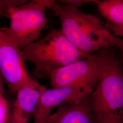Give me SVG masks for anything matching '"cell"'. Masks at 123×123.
Returning a JSON list of instances; mask_svg holds the SVG:
<instances>
[{
    "mask_svg": "<svg viewBox=\"0 0 123 123\" xmlns=\"http://www.w3.org/2000/svg\"><path fill=\"white\" fill-rule=\"evenodd\" d=\"M51 8L59 18L64 35L81 52L90 55L102 49L116 47L117 37L96 16L56 1Z\"/></svg>",
    "mask_w": 123,
    "mask_h": 123,
    "instance_id": "1",
    "label": "cell"
},
{
    "mask_svg": "<svg viewBox=\"0 0 123 123\" xmlns=\"http://www.w3.org/2000/svg\"><path fill=\"white\" fill-rule=\"evenodd\" d=\"M93 123H123V70L109 56L101 60V71L91 95Z\"/></svg>",
    "mask_w": 123,
    "mask_h": 123,
    "instance_id": "2",
    "label": "cell"
},
{
    "mask_svg": "<svg viewBox=\"0 0 123 123\" xmlns=\"http://www.w3.org/2000/svg\"><path fill=\"white\" fill-rule=\"evenodd\" d=\"M21 50L25 61L34 65V73L39 77L48 78L53 71L90 55L76 48L61 29L54 28L43 37Z\"/></svg>",
    "mask_w": 123,
    "mask_h": 123,
    "instance_id": "3",
    "label": "cell"
},
{
    "mask_svg": "<svg viewBox=\"0 0 123 123\" xmlns=\"http://www.w3.org/2000/svg\"><path fill=\"white\" fill-rule=\"evenodd\" d=\"M46 9L39 0L6 7L10 22L9 26L1 29L22 49L37 41L47 24Z\"/></svg>",
    "mask_w": 123,
    "mask_h": 123,
    "instance_id": "4",
    "label": "cell"
},
{
    "mask_svg": "<svg viewBox=\"0 0 123 123\" xmlns=\"http://www.w3.org/2000/svg\"><path fill=\"white\" fill-rule=\"evenodd\" d=\"M21 49L0 28V72L9 90L16 92L31 78Z\"/></svg>",
    "mask_w": 123,
    "mask_h": 123,
    "instance_id": "5",
    "label": "cell"
},
{
    "mask_svg": "<svg viewBox=\"0 0 123 123\" xmlns=\"http://www.w3.org/2000/svg\"><path fill=\"white\" fill-rule=\"evenodd\" d=\"M97 82L76 84L44 91L33 115L34 123H47L51 112L65 102L79 100L91 95Z\"/></svg>",
    "mask_w": 123,
    "mask_h": 123,
    "instance_id": "6",
    "label": "cell"
},
{
    "mask_svg": "<svg viewBox=\"0 0 123 123\" xmlns=\"http://www.w3.org/2000/svg\"><path fill=\"white\" fill-rule=\"evenodd\" d=\"M101 64L96 53L59 68L49 76L53 88H62L84 83L97 82Z\"/></svg>",
    "mask_w": 123,
    "mask_h": 123,
    "instance_id": "7",
    "label": "cell"
},
{
    "mask_svg": "<svg viewBox=\"0 0 123 123\" xmlns=\"http://www.w3.org/2000/svg\"><path fill=\"white\" fill-rule=\"evenodd\" d=\"M46 87L31 77L29 81L16 92L12 109L7 123H28Z\"/></svg>",
    "mask_w": 123,
    "mask_h": 123,
    "instance_id": "8",
    "label": "cell"
},
{
    "mask_svg": "<svg viewBox=\"0 0 123 123\" xmlns=\"http://www.w3.org/2000/svg\"><path fill=\"white\" fill-rule=\"evenodd\" d=\"M47 123H93L91 95L63 103L57 107L56 112L50 115Z\"/></svg>",
    "mask_w": 123,
    "mask_h": 123,
    "instance_id": "9",
    "label": "cell"
},
{
    "mask_svg": "<svg viewBox=\"0 0 123 123\" xmlns=\"http://www.w3.org/2000/svg\"><path fill=\"white\" fill-rule=\"evenodd\" d=\"M95 4L107 21L117 25H123V0H95Z\"/></svg>",
    "mask_w": 123,
    "mask_h": 123,
    "instance_id": "10",
    "label": "cell"
},
{
    "mask_svg": "<svg viewBox=\"0 0 123 123\" xmlns=\"http://www.w3.org/2000/svg\"><path fill=\"white\" fill-rule=\"evenodd\" d=\"M10 112L8 102L3 95L0 94V123H7Z\"/></svg>",
    "mask_w": 123,
    "mask_h": 123,
    "instance_id": "11",
    "label": "cell"
},
{
    "mask_svg": "<svg viewBox=\"0 0 123 123\" xmlns=\"http://www.w3.org/2000/svg\"><path fill=\"white\" fill-rule=\"evenodd\" d=\"M105 25L111 32H113L114 36H117L123 38V25H115L108 21Z\"/></svg>",
    "mask_w": 123,
    "mask_h": 123,
    "instance_id": "12",
    "label": "cell"
},
{
    "mask_svg": "<svg viewBox=\"0 0 123 123\" xmlns=\"http://www.w3.org/2000/svg\"><path fill=\"white\" fill-rule=\"evenodd\" d=\"M95 0H59L58 2L62 4L70 5L75 7H78L81 6L83 5L88 4L89 3H94Z\"/></svg>",
    "mask_w": 123,
    "mask_h": 123,
    "instance_id": "13",
    "label": "cell"
},
{
    "mask_svg": "<svg viewBox=\"0 0 123 123\" xmlns=\"http://www.w3.org/2000/svg\"><path fill=\"white\" fill-rule=\"evenodd\" d=\"M116 47H119L121 50L123 57V38H120L119 37H117L116 40Z\"/></svg>",
    "mask_w": 123,
    "mask_h": 123,
    "instance_id": "14",
    "label": "cell"
},
{
    "mask_svg": "<svg viewBox=\"0 0 123 123\" xmlns=\"http://www.w3.org/2000/svg\"><path fill=\"white\" fill-rule=\"evenodd\" d=\"M5 89L3 82V78L0 72V94L3 95Z\"/></svg>",
    "mask_w": 123,
    "mask_h": 123,
    "instance_id": "15",
    "label": "cell"
},
{
    "mask_svg": "<svg viewBox=\"0 0 123 123\" xmlns=\"http://www.w3.org/2000/svg\"></svg>",
    "mask_w": 123,
    "mask_h": 123,
    "instance_id": "16",
    "label": "cell"
}]
</instances>
